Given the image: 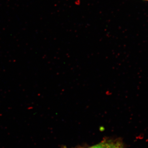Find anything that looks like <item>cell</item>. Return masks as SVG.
I'll return each instance as SVG.
<instances>
[{
	"label": "cell",
	"mask_w": 148,
	"mask_h": 148,
	"mask_svg": "<svg viewBox=\"0 0 148 148\" xmlns=\"http://www.w3.org/2000/svg\"><path fill=\"white\" fill-rule=\"evenodd\" d=\"M118 143H114L112 142L103 143V148H117Z\"/></svg>",
	"instance_id": "obj_1"
},
{
	"label": "cell",
	"mask_w": 148,
	"mask_h": 148,
	"mask_svg": "<svg viewBox=\"0 0 148 148\" xmlns=\"http://www.w3.org/2000/svg\"><path fill=\"white\" fill-rule=\"evenodd\" d=\"M103 148V143H101V144H98V145H96L92 146V147H90L88 148Z\"/></svg>",
	"instance_id": "obj_2"
},
{
	"label": "cell",
	"mask_w": 148,
	"mask_h": 148,
	"mask_svg": "<svg viewBox=\"0 0 148 148\" xmlns=\"http://www.w3.org/2000/svg\"><path fill=\"white\" fill-rule=\"evenodd\" d=\"M117 148H122L121 145H120L119 143H118V144L117 147Z\"/></svg>",
	"instance_id": "obj_3"
},
{
	"label": "cell",
	"mask_w": 148,
	"mask_h": 148,
	"mask_svg": "<svg viewBox=\"0 0 148 148\" xmlns=\"http://www.w3.org/2000/svg\"><path fill=\"white\" fill-rule=\"evenodd\" d=\"M145 1H148V0H145Z\"/></svg>",
	"instance_id": "obj_4"
},
{
	"label": "cell",
	"mask_w": 148,
	"mask_h": 148,
	"mask_svg": "<svg viewBox=\"0 0 148 148\" xmlns=\"http://www.w3.org/2000/svg\"></svg>",
	"instance_id": "obj_5"
}]
</instances>
